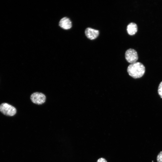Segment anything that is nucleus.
I'll use <instances>...</instances> for the list:
<instances>
[{"instance_id":"7","label":"nucleus","mask_w":162,"mask_h":162,"mask_svg":"<svg viewBox=\"0 0 162 162\" xmlns=\"http://www.w3.org/2000/svg\"><path fill=\"white\" fill-rule=\"evenodd\" d=\"M138 29L136 24L134 22L129 23L127 26V30L128 33L130 35L134 34L137 32Z\"/></svg>"},{"instance_id":"8","label":"nucleus","mask_w":162,"mask_h":162,"mask_svg":"<svg viewBox=\"0 0 162 162\" xmlns=\"http://www.w3.org/2000/svg\"><path fill=\"white\" fill-rule=\"evenodd\" d=\"M158 93L160 98H162V81L160 82L159 85Z\"/></svg>"},{"instance_id":"5","label":"nucleus","mask_w":162,"mask_h":162,"mask_svg":"<svg viewBox=\"0 0 162 162\" xmlns=\"http://www.w3.org/2000/svg\"><path fill=\"white\" fill-rule=\"evenodd\" d=\"M58 25L62 29L65 30H68L72 27V22L69 18L64 17L60 20Z\"/></svg>"},{"instance_id":"9","label":"nucleus","mask_w":162,"mask_h":162,"mask_svg":"<svg viewBox=\"0 0 162 162\" xmlns=\"http://www.w3.org/2000/svg\"><path fill=\"white\" fill-rule=\"evenodd\" d=\"M157 162H162V151L160 152L157 157Z\"/></svg>"},{"instance_id":"6","label":"nucleus","mask_w":162,"mask_h":162,"mask_svg":"<svg viewBox=\"0 0 162 162\" xmlns=\"http://www.w3.org/2000/svg\"><path fill=\"white\" fill-rule=\"evenodd\" d=\"M85 32L86 37L91 40H93L97 38L99 33L98 30L90 27L86 28Z\"/></svg>"},{"instance_id":"1","label":"nucleus","mask_w":162,"mask_h":162,"mask_svg":"<svg viewBox=\"0 0 162 162\" xmlns=\"http://www.w3.org/2000/svg\"><path fill=\"white\" fill-rule=\"evenodd\" d=\"M129 75L134 79L139 78L142 77L145 72V68L144 65L139 62H136L130 64L127 69Z\"/></svg>"},{"instance_id":"4","label":"nucleus","mask_w":162,"mask_h":162,"mask_svg":"<svg viewBox=\"0 0 162 162\" xmlns=\"http://www.w3.org/2000/svg\"><path fill=\"white\" fill-rule=\"evenodd\" d=\"M30 99L33 103L38 105H41L45 102L46 97L42 93L35 92L31 95Z\"/></svg>"},{"instance_id":"2","label":"nucleus","mask_w":162,"mask_h":162,"mask_svg":"<svg viewBox=\"0 0 162 162\" xmlns=\"http://www.w3.org/2000/svg\"><path fill=\"white\" fill-rule=\"evenodd\" d=\"M0 111L4 114L12 116L16 113V109L12 106L6 103H3L0 105Z\"/></svg>"},{"instance_id":"10","label":"nucleus","mask_w":162,"mask_h":162,"mask_svg":"<svg viewBox=\"0 0 162 162\" xmlns=\"http://www.w3.org/2000/svg\"><path fill=\"white\" fill-rule=\"evenodd\" d=\"M97 162H107L105 159L103 158H99L97 160Z\"/></svg>"},{"instance_id":"3","label":"nucleus","mask_w":162,"mask_h":162,"mask_svg":"<svg viewBox=\"0 0 162 162\" xmlns=\"http://www.w3.org/2000/svg\"><path fill=\"white\" fill-rule=\"evenodd\" d=\"M125 56L127 61L130 64L136 62L138 59L137 52L132 48L129 49L126 51Z\"/></svg>"}]
</instances>
